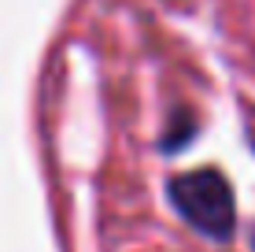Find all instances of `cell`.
I'll use <instances>...</instances> for the list:
<instances>
[{
	"mask_svg": "<svg viewBox=\"0 0 255 252\" xmlns=\"http://www.w3.org/2000/svg\"><path fill=\"white\" fill-rule=\"evenodd\" d=\"M170 201L207 238L226 241L233 234V193L218 171H189L170 182Z\"/></svg>",
	"mask_w": 255,
	"mask_h": 252,
	"instance_id": "obj_1",
	"label": "cell"
}]
</instances>
